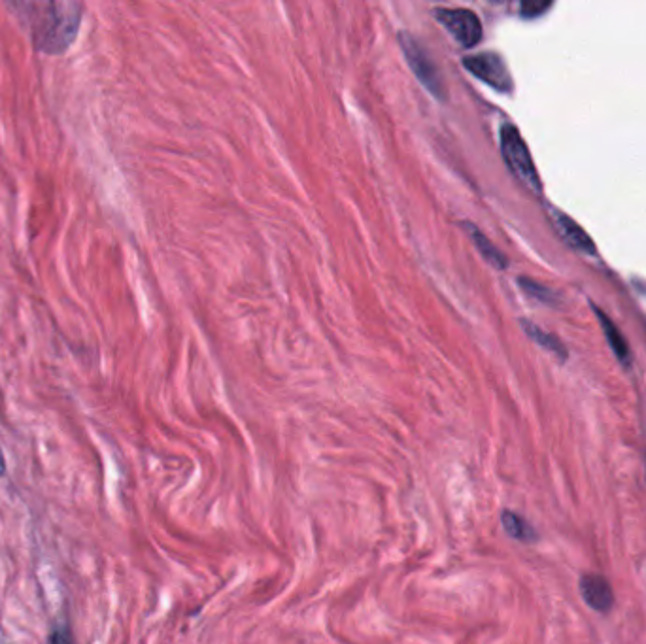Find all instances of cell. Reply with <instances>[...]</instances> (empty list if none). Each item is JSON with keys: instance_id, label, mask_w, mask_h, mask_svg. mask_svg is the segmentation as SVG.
<instances>
[{"instance_id": "cell-1", "label": "cell", "mask_w": 646, "mask_h": 644, "mask_svg": "<svg viewBox=\"0 0 646 644\" xmlns=\"http://www.w3.org/2000/svg\"><path fill=\"white\" fill-rule=\"evenodd\" d=\"M42 12L34 17L33 38L36 48L48 53H61L76 36L80 25V6L70 2L40 4Z\"/></svg>"}, {"instance_id": "cell-2", "label": "cell", "mask_w": 646, "mask_h": 644, "mask_svg": "<svg viewBox=\"0 0 646 644\" xmlns=\"http://www.w3.org/2000/svg\"><path fill=\"white\" fill-rule=\"evenodd\" d=\"M501 152L509 169L516 174L520 182H524L533 191H541V178L535 169L529 148L520 131L510 123L501 127Z\"/></svg>"}, {"instance_id": "cell-3", "label": "cell", "mask_w": 646, "mask_h": 644, "mask_svg": "<svg viewBox=\"0 0 646 644\" xmlns=\"http://www.w3.org/2000/svg\"><path fill=\"white\" fill-rule=\"evenodd\" d=\"M399 42L403 46L408 65L412 68V72L416 74V78L424 84L425 89L431 95H435L437 99H444L446 91H444L441 74L435 67V63L429 59V55L425 53L424 48L420 46V42L408 33L399 34Z\"/></svg>"}, {"instance_id": "cell-4", "label": "cell", "mask_w": 646, "mask_h": 644, "mask_svg": "<svg viewBox=\"0 0 646 644\" xmlns=\"http://www.w3.org/2000/svg\"><path fill=\"white\" fill-rule=\"evenodd\" d=\"M435 14L463 48H473L482 40V23L475 12L467 8H439Z\"/></svg>"}, {"instance_id": "cell-5", "label": "cell", "mask_w": 646, "mask_h": 644, "mask_svg": "<svg viewBox=\"0 0 646 644\" xmlns=\"http://www.w3.org/2000/svg\"><path fill=\"white\" fill-rule=\"evenodd\" d=\"M463 65L473 72L476 78L484 80L486 84L492 85L497 91H510L512 80H510L509 68L505 61L495 53H478L469 55L463 59Z\"/></svg>"}, {"instance_id": "cell-6", "label": "cell", "mask_w": 646, "mask_h": 644, "mask_svg": "<svg viewBox=\"0 0 646 644\" xmlns=\"http://www.w3.org/2000/svg\"><path fill=\"white\" fill-rule=\"evenodd\" d=\"M580 595L595 612H609L614 607V592L609 580L595 573L580 578Z\"/></svg>"}, {"instance_id": "cell-7", "label": "cell", "mask_w": 646, "mask_h": 644, "mask_svg": "<svg viewBox=\"0 0 646 644\" xmlns=\"http://www.w3.org/2000/svg\"><path fill=\"white\" fill-rule=\"evenodd\" d=\"M552 220H554V225L560 233V237L571 246L575 248L578 252H584V254H594L595 246L594 240L592 237L578 225L577 221L567 218L563 212L560 210H554L552 212Z\"/></svg>"}, {"instance_id": "cell-8", "label": "cell", "mask_w": 646, "mask_h": 644, "mask_svg": "<svg viewBox=\"0 0 646 644\" xmlns=\"http://www.w3.org/2000/svg\"><path fill=\"white\" fill-rule=\"evenodd\" d=\"M463 227H465V231H467V235L471 237V240H473V244L476 246V250L482 254V257L490 263V265H493L495 269H507L509 267V261H507V257L505 255L501 254L495 246H493L492 242H490V238L486 237L476 225H473V223H463Z\"/></svg>"}, {"instance_id": "cell-9", "label": "cell", "mask_w": 646, "mask_h": 644, "mask_svg": "<svg viewBox=\"0 0 646 644\" xmlns=\"http://www.w3.org/2000/svg\"><path fill=\"white\" fill-rule=\"evenodd\" d=\"M501 524H503V529L507 531L510 539H514V541H520V543L537 541L535 529L529 526L520 514H516L512 510H503L501 512Z\"/></svg>"}, {"instance_id": "cell-10", "label": "cell", "mask_w": 646, "mask_h": 644, "mask_svg": "<svg viewBox=\"0 0 646 644\" xmlns=\"http://www.w3.org/2000/svg\"><path fill=\"white\" fill-rule=\"evenodd\" d=\"M597 316H599V322H601L605 333H607V339H609V344H611L612 352L616 354V357H620L622 361H628V344H626V340L622 339L620 331H616V327L612 325L611 320L603 312L597 310Z\"/></svg>"}, {"instance_id": "cell-11", "label": "cell", "mask_w": 646, "mask_h": 644, "mask_svg": "<svg viewBox=\"0 0 646 644\" xmlns=\"http://www.w3.org/2000/svg\"><path fill=\"white\" fill-rule=\"evenodd\" d=\"M524 327H526V333L531 337V339L535 340V342H539L543 348H546V350H552L554 354H561L563 350H561V344L558 342L556 339H552L550 335H546V333H543L537 325H533V323L529 322H524Z\"/></svg>"}, {"instance_id": "cell-12", "label": "cell", "mask_w": 646, "mask_h": 644, "mask_svg": "<svg viewBox=\"0 0 646 644\" xmlns=\"http://www.w3.org/2000/svg\"><path fill=\"white\" fill-rule=\"evenodd\" d=\"M520 284H522V288H524L526 293L533 295V297H537V299H539V301H543V303H548V301H554V299H556V297H554V293H552L550 289L543 288V286H539V284H535V282H531V280L522 278V280H520Z\"/></svg>"}, {"instance_id": "cell-13", "label": "cell", "mask_w": 646, "mask_h": 644, "mask_svg": "<svg viewBox=\"0 0 646 644\" xmlns=\"http://www.w3.org/2000/svg\"><path fill=\"white\" fill-rule=\"evenodd\" d=\"M546 8H550V4H548V2H546V4H543V2H524V4H522V14H524V16L533 17L544 12Z\"/></svg>"}, {"instance_id": "cell-14", "label": "cell", "mask_w": 646, "mask_h": 644, "mask_svg": "<svg viewBox=\"0 0 646 644\" xmlns=\"http://www.w3.org/2000/svg\"><path fill=\"white\" fill-rule=\"evenodd\" d=\"M51 644H70V639H68L67 633L57 631V633L53 635V641H51Z\"/></svg>"}, {"instance_id": "cell-15", "label": "cell", "mask_w": 646, "mask_h": 644, "mask_svg": "<svg viewBox=\"0 0 646 644\" xmlns=\"http://www.w3.org/2000/svg\"><path fill=\"white\" fill-rule=\"evenodd\" d=\"M4 458H2V452H0V475H4Z\"/></svg>"}]
</instances>
